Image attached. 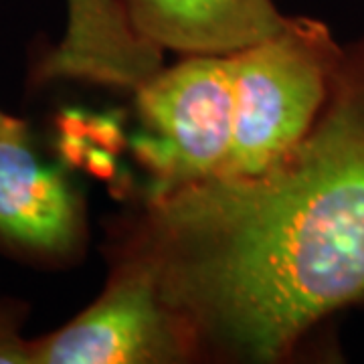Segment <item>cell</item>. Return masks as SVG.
Segmentation results:
<instances>
[{"label":"cell","mask_w":364,"mask_h":364,"mask_svg":"<svg viewBox=\"0 0 364 364\" xmlns=\"http://www.w3.org/2000/svg\"><path fill=\"white\" fill-rule=\"evenodd\" d=\"M116 233L154 263L200 363L291 360L336 314L364 310V33L272 166L146 193Z\"/></svg>","instance_id":"obj_1"},{"label":"cell","mask_w":364,"mask_h":364,"mask_svg":"<svg viewBox=\"0 0 364 364\" xmlns=\"http://www.w3.org/2000/svg\"><path fill=\"white\" fill-rule=\"evenodd\" d=\"M344 47L326 23L287 16L267 39L229 55L233 140L215 176H253L310 132L338 73Z\"/></svg>","instance_id":"obj_2"},{"label":"cell","mask_w":364,"mask_h":364,"mask_svg":"<svg viewBox=\"0 0 364 364\" xmlns=\"http://www.w3.org/2000/svg\"><path fill=\"white\" fill-rule=\"evenodd\" d=\"M107 247L102 294L61 328L31 338L33 364L200 363L188 326L162 296L150 257L117 233Z\"/></svg>","instance_id":"obj_3"},{"label":"cell","mask_w":364,"mask_h":364,"mask_svg":"<svg viewBox=\"0 0 364 364\" xmlns=\"http://www.w3.org/2000/svg\"><path fill=\"white\" fill-rule=\"evenodd\" d=\"M138 35L160 51L231 55L286 23L273 0H119Z\"/></svg>","instance_id":"obj_7"},{"label":"cell","mask_w":364,"mask_h":364,"mask_svg":"<svg viewBox=\"0 0 364 364\" xmlns=\"http://www.w3.org/2000/svg\"><path fill=\"white\" fill-rule=\"evenodd\" d=\"M85 198L59 164L37 154L25 119L0 128V251L59 269L83 257Z\"/></svg>","instance_id":"obj_5"},{"label":"cell","mask_w":364,"mask_h":364,"mask_svg":"<svg viewBox=\"0 0 364 364\" xmlns=\"http://www.w3.org/2000/svg\"><path fill=\"white\" fill-rule=\"evenodd\" d=\"M138 114L152 132L134 140L152 174L148 193H162L219 174L233 140L229 55H184L134 91Z\"/></svg>","instance_id":"obj_4"},{"label":"cell","mask_w":364,"mask_h":364,"mask_svg":"<svg viewBox=\"0 0 364 364\" xmlns=\"http://www.w3.org/2000/svg\"><path fill=\"white\" fill-rule=\"evenodd\" d=\"M162 67V51L138 35L119 0H67L63 39L41 55L33 77L134 91Z\"/></svg>","instance_id":"obj_6"},{"label":"cell","mask_w":364,"mask_h":364,"mask_svg":"<svg viewBox=\"0 0 364 364\" xmlns=\"http://www.w3.org/2000/svg\"><path fill=\"white\" fill-rule=\"evenodd\" d=\"M11 117H13L11 114H6V112H2V109H0V128H2V126H4V124L11 119Z\"/></svg>","instance_id":"obj_9"},{"label":"cell","mask_w":364,"mask_h":364,"mask_svg":"<svg viewBox=\"0 0 364 364\" xmlns=\"http://www.w3.org/2000/svg\"><path fill=\"white\" fill-rule=\"evenodd\" d=\"M28 306L18 299H0V364H33L31 338H25Z\"/></svg>","instance_id":"obj_8"}]
</instances>
